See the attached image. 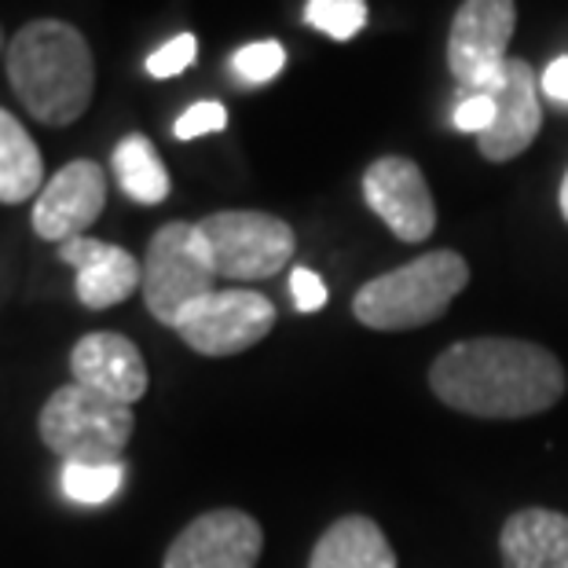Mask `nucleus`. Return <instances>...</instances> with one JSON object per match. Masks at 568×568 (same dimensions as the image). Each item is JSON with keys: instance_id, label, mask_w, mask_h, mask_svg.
<instances>
[{"instance_id": "obj_1", "label": "nucleus", "mask_w": 568, "mask_h": 568, "mask_svg": "<svg viewBox=\"0 0 568 568\" xmlns=\"http://www.w3.org/2000/svg\"><path fill=\"white\" fill-rule=\"evenodd\" d=\"M429 385L437 400L474 418L542 415L565 396L561 359L517 337H474L433 359Z\"/></svg>"}, {"instance_id": "obj_2", "label": "nucleus", "mask_w": 568, "mask_h": 568, "mask_svg": "<svg viewBox=\"0 0 568 568\" xmlns=\"http://www.w3.org/2000/svg\"><path fill=\"white\" fill-rule=\"evenodd\" d=\"M8 81L41 125H74L95 92V59L78 27L33 19L8 41Z\"/></svg>"}, {"instance_id": "obj_3", "label": "nucleus", "mask_w": 568, "mask_h": 568, "mask_svg": "<svg viewBox=\"0 0 568 568\" xmlns=\"http://www.w3.org/2000/svg\"><path fill=\"white\" fill-rule=\"evenodd\" d=\"M469 283V264L455 250H433L359 286L353 316L371 331H415L440 320Z\"/></svg>"}, {"instance_id": "obj_4", "label": "nucleus", "mask_w": 568, "mask_h": 568, "mask_svg": "<svg viewBox=\"0 0 568 568\" xmlns=\"http://www.w3.org/2000/svg\"><path fill=\"white\" fill-rule=\"evenodd\" d=\"M132 426H136L132 407L106 400L78 382L48 396L38 418V433L48 452H55L63 463L81 466L122 463V452L132 440Z\"/></svg>"}, {"instance_id": "obj_5", "label": "nucleus", "mask_w": 568, "mask_h": 568, "mask_svg": "<svg viewBox=\"0 0 568 568\" xmlns=\"http://www.w3.org/2000/svg\"><path fill=\"white\" fill-rule=\"evenodd\" d=\"M143 305L159 323L173 326L180 316L216 290V268L199 224L173 221L159 227L143 257Z\"/></svg>"}, {"instance_id": "obj_6", "label": "nucleus", "mask_w": 568, "mask_h": 568, "mask_svg": "<svg viewBox=\"0 0 568 568\" xmlns=\"http://www.w3.org/2000/svg\"><path fill=\"white\" fill-rule=\"evenodd\" d=\"M216 280L257 283L280 275L294 257L297 235L280 216L261 210H221L199 221Z\"/></svg>"}, {"instance_id": "obj_7", "label": "nucleus", "mask_w": 568, "mask_h": 568, "mask_svg": "<svg viewBox=\"0 0 568 568\" xmlns=\"http://www.w3.org/2000/svg\"><path fill=\"white\" fill-rule=\"evenodd\" d=\"M517 27L514 0H463L447 30V67L463 92H488L510 59Z\"/></svg>"}, {"instance_id": "obj_8", "label": "nucleus", "mask_w": 568, "mask_h": 568, "mask_svg": "<svg viewBox=\"0 0 568 568\" xmlns=\"http://www.w3.org/2000/svg\"><path fill=\"white\" fill-rule=\"evenodd\" d=\"M275 305L257 290H213L176 323V334L199 356L246 353L272 334Z\"/></svg>"}, {"instance_id": "obj_9", "label": "nucleus", "mask_w": 568, "mask_h": 568, "mask_svg": "<svg viewBox=\"0 0 568 568\" xmlns=\"http://www.w3.org/2000/svg\"><path fill=\"white\" fill-rule=\"evenodd\" d=\"M364 199L400 243H426L437 227V202H433L426 176L400 154H385L367 169Z\"/></svg>"}, {"instance_id": "obj_10", "label": "nucleus", "mask_w": 568, "mask_h": 568, "mask_svg": "<svg viewBox=\"0 0 568 568\" xmlns=\"http://www.w3.org/2000/svg\"><path fill=\"white\" fill-rule=\"evenodd\" d=\"M264 531L243 510H210L195 517L173 547L165 550L162 568H257Z\"/></svg>"}, {"instance_id": "obj_11", "label": "nucleus", "mask_w": 568, "mask_h": 568, "mask_svg": "<svg viewBox=\"0 0 568 568\" xmlns=\"http://www.w3.org/2000/svg\"><path fill=\"white\" fill-rule=\"evenodd\" d=\"M539 78L525 59L510 55L499 70V78L488 89L495 100V122L477 136V148L488 162H510L536 143L542 129Z\"/></svg>"}, {"instance_id": "obj_12", "label": "nucleus", "mask_w": 568, "mask_h": 568, "mask_svg": "<svg viewBox=\"0 0 568 568\" xmlns=\"http://www.w3.org/2000/svg\"><path fill=\"white\" fill-rule=\"evenodd\" d=\"M106 205V176L103 169L78 159L63 165L59 173L41 187L38 202H33V232H38L44 243H70V239H81L89 227L100 221Z\"/></svg>"}, {"instance_id": "obj_13", "label": "nucleus", "mask_w": 568, "mask_h": 568, "mask_svg": "<svg viewBox=\"0 0 568 568\" xmlns=\"http://www.w3.org/2000/svg\"><path fill=\"white\" fill-rule=\"evenodd\" d=\"M70 374L84 389L125 407L143 400V393H148V364H143L140 348L114 331L84 334L70 353Z\"/></svg>"}, {"instance_id": "obj_14", "label": "nucleus", "mask_w": 568, "mask_h": 568, "mask_svg": "<svg viewBox=\"0 0 568 568\" xmlns=\"http://www.w3.org/2000/svg\"><path fill=\"white\" fill-rule=\"evenodd\" d=\"M59 261L78 268L74 294L84 308H114L132 290L143 286V264L129 250L100 243V239H70V243L59 246Z\"/></svg>"}, {"instance_id": "obj_15", "label": "nucleus", "mask_w": 568, "mask_h": 568, "mask_svg": "<svg viewBox=\"0 0 568 568\" xmlns=\"http://www.w3.org/2000/svg\"><path fill=\"white\" fill-rule=\"evenodd\" d=\"M503 568H568V517L528 506L503 525Z\"/></svg>"}, {"instance_id": "obj_16", "label": "nucleus", "mask_w": 568, "mask_h": 568, "mask_svg": "<svg viewBox=\"0 0 568 568\" xmlns=\"http://www.w3.org/2000/svg\"><path fill=\"white\" fill-rule=\"evenodd\" d=\"M308 568H396V554L371 517L348 514L320 536Z\"/></svg>"}, {"instance_id": "obj_17", "label": "nucleus", "mask_w": 568, "mask_h": 568, "mask_svg": "<svg viewBox=\"0 0 568 568\" xmlns=\"http://www.w3.org/2000/svg\"><path fill=\"white\" fill-rule=\"evenodd\" d=\"M44 187V159L27 125L0 106V202L19 205Z\"/></svg>"}, {"instance_id": "obj_18", "label": "nucleus", "mask_w": 568, "mask_h": 568, "mask_svg": "<svg viewBox=\"0 0 568 568\" xmlns=\"http://www.w3.org/2000/svg\"><path fill=\"white\" fill-rule=\"evenodd\" d=\"M114 176L122 191L140 205H159L169 199V173L154 151V143L140 132H132L114 148Z\"/></svg>"}, {"instance_id": "obj_19", "label": "nucleus", "mask_w": 568, "mask_h": 568, "mask_svg": "<svg viewBox=\"0 0 568 568\" xmlns=\"http://www.w3.org/2000/svg\"><path fill=\"white\" fill-rule=\"evenodd\" d=\"M125 485V466H81V463H63V495L78 506H103L111 503Z\"/></svg>"}, {"instance_id": "obj_20", "label": "nucleus", "mask_w": 568, "mask_h": 568, "mask_svg": "<svg viewBox=\"0 0 568 568\" xmlns=\"http://www.w3.org/2000/svg\"><path fill=\"white\" fill-rule=\"evenodd\" d=\"M305 22L326 38L348 41L367 27V0H308Z\"/></svg>"}, {"instance_id": "obj_21", "label": "nucleus", "mask_w": 568, "mask_h": 568, "mask_svg": "<svg viewBox=\"0 0 568 568\" xmlns=\"http://www.w3.org/2000/svg\"><path fill=\"white\" fill-rule=\"evenodd\" d=\"M235 74L246 84H268L283 74L286 67V48L280 41H253L246 48H239L232 59Z\"/></svg>"}, {"instance_id": "obj_22", "label": "nucleus", "mask_w": 568, "mask_h": 568, "mask_svg": "<svg viewBox=\"0 0 568 568\" xmlns=\"http://www.w3.org/2000/svg\"><path fill=\"white\" fill-rule=\"evenodd\" d=\"M195 55H199L195 33H176L173 41H165L159 52L148 59V74L151 78H176L195 63Z\"/></svg>"}, {"instance_id": "obj_23", "label": "nucleus", "mask_w": 568, "mask_h": 568, "mask_svg": "<svg viewBox=\"0 0 568 568\" xmlns=\"http://www.w3.org/2000/svg\"><path fill=\"white\" fill-rule=\"evenodd\" d=\"M224 125H227L224 106L213 103V100H202V103L191 106V111H184L176 118L173 136L176 140H199V136H205V132H221Z\"/></svg>"}, {"instance_id": "obj_24", "label": "nucleus", "mask_w": 568, "mask_h": 568, "mask_svg": "<svg viewBox=\"0 0 568 568\" xmlns=\"http://www.w3.org/2000/svg\"><path fill=\"white\" fill-rule=\"evenodd\" d=\"M495 122V100L488 92H463V100L455 106V129L458 132H488Z\"/></svg>"}, {"instance_id": "obj_25", "label": "nucleus", "mask_w": 568, "mask_h": 568, "mask_svg": "<svg viewBox=\"0 0 568 568\" xmlns=\"http://www.w3.org/2000/svg\"><path fill=\"white\" fill-rule=\"evenodd\" d=\"M290 294H294L297 312H320L326 305V286L312 268H294L290 272Z\"/></svg>"}, {"instance_id": "obj_26", "label": "nucleus", "mask_w": 568, "mask_h": 568, "mask_svg": "<svg viewBox=\"0 0 568 568\" xmlns=\"http://www.w3.org/2000/svg\"><path fill=\"white\" fill-rule=\"evenodd\" d=\"M539 84H542V95H547V100L568 106V55L554 59V63L542 70Z\"/></svg>"}, {"instance_id": "obj_27", "label": "nucleus", "mask_w": 568, "mask_h": 568, "mask_svg": "<svg viewBox=\"0 0 568 568\" xmlns=\"http://www.w3.org/2000/svg\"><path fill=\"white\" fill-rule=\"evenodd\" d=\"M561 213H565V221H568V173L561 180Z\"/></svg>"}, {"instance_id": "obj_28", "label": "nucleus", "mask_w": 568, "mask_h": 568, "mask_svg": "<svg viewBox=\"0 0 568 568\" xmlns=\"http://www.w3.org/2000/svg\"><path fill=\"white\" fill-rule=\"evenodd\" d=\"M8 52V41H4V27H0V55Z\"/></svg>"}]
</instances>
